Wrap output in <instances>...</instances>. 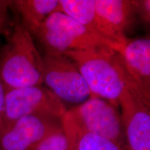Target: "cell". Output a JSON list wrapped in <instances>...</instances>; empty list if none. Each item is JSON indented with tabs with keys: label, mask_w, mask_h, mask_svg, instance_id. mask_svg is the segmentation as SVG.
<instances>
[{
	"label": "cell",
	"mask_w": 150,
	"mask_h": 150,
	"mask_svg": "<svg viewBox=\"0 0 150 150\" xmlns=\"http://www.w3.org/2000/svg\"><path fill=\"white\" fill-rule=\"evenodd\" d=\"M77 67L92 95L119 108V99L127 85V72L120 54L104 46L64 54Z\"/></svg>",
	"instance_id": "1"
},
{
	"label": "cell",
	"mask_w": 150,
	"mask_h": 150,
	"mask_svg": "<svg viewBox=\"0 0 150 150\" xmlns=\"http://www.w3.org/2000/svg\"><path fill=\"white\" fill-rule=\"evenodd\" d=\"M0 52V81L6 90L42 85V56L32 35L13 23Z\"/></svg>",
	"instance_id": "2"
},
{
	"label": "cell",
	"mask_w": 150,
	"mask_h": 150,
	"mask_svg": "<svg viewBox=\"0 0 150 150\" xmlns=\"http://www.w3.org/2000/svg\"><path fill=\"white\" fill-rule=\"evenodd\" d=\"M34 36L45 54H64L67 52L110 47L120 52L122 47L95 34L61 11L54 13L35 30Z\"/></svg>",
	"instance_id": "3"
},
{
	"label": "cell",
	"mask_w": 150,
	"mask_h": 150,
	"mask_svg": "<svg viewBox=\"0 0 150 150\" xmlns=\"http://www.w3.org/2000/svg\"><path fill=\"white\" fill-rule=\"evenodd\" d=\"M65 105L45 86H32L7 90L0 131L26 116L47 114L63 117Z\"/></svg>",
	"instance_id": "4"
},
{
	"label": "cell",
	"mask_w": 150,
	"mask_h": 150,
	"mask_svg": "<svg viewBox=\"0 0 150 150\" xmlns=\"http://www.w3.org/2000/svg\"><path fill=\"white\" fill-rule=\"evenodd\" d=\"M120 107L127 149L150 150V97L140 91L127 72V85L119 99Z\"/></svg>",
	"instance_id": "5"
},
{
	"label": "cell",
	"mask_w": 150,
	"mask_h": 150,
	"mask_svg": "<svg viewBox=\"0 0 150 150\" xmlns=\"http://www.w3.org/2000/svg\"><path fill=\"white\" fill-rule=\"evenodd\" d=\"M42 65L43 83L61 102L79 105L93 95L77 67L67 56L45 54Z\"/></svg>",
	"instance_id": "6"
},
{
	"label": "cell",
	"mask_w": 150,
	"mask_h": 150,
	"mask_svg": "<svg viewBox=\"0 0 150 150\" xmlns=\"http://www.w3.org/2000/svg\"><path fill=\"white\" fill-rule=\"evenodd\" d=\"M118 108L108 101L92 95L67 111L81 130L104 137L124 149L126 144Z\"/></svg>",
	"instance_id": "7"
},
{
	"label": "cell",
	"mask_w": 150,
	"mask_h": 150,
	"mask_svg": "<svg viewBox=\"0 0 150 150\" xmlns=\"http://www.w3.org/2000/svg\"><path fill=\"white\" fill-rule=\"evenodd\" d=\"M62 127V117L40 113L26 116L0 131V150H34Z\"/></svg>",
	"instance_id": "8"
},
{
	"label": "cell",
	"mask_w": 150,
	"mask_h": 150,
	"mask_svg": "<svg viewBox=\"0 0 150 150\" xmlns=\"http://www.w3.org/2000/svg\"><path fill=\"white\" fill-rule=\"evenodd\" d=\"M122 63L131 79L150 97V39H129L121 49Z\"/></svg>",
	"instance_id": "9"
},
{
	"label": "cell",
	"mask_w": 150,
	"mask_h": 150,
	"mask_svg": "<svg viewBox=\"0 0 150 150\" xmlns=\"http://www.w3.org/2000/svg\"><path fill=\"white\" fill-rule=\"evenodd\" d=\"M97 14L117 35L122 45L129 40L126 32L137 16L134 1L130 0H94Z\"/></svg>",
	"instance_id": "10"
},
{
	"label": "cell",
	"mask_w": 150,
	"mask_h": 150,
	"mask_svg": "<svg viewBox=\"0 0 150 150\" xmlns=\"http://www.w3.org/2000/svg\"><path fill=\"white\" fill-rule=\"evenodd\" d=\"M60 11L77 21L89 31L122 45L115 33L97 14L94 0H59Z\"/></svg>",
	"instance_id": "11"
},
{
	"label": "cell",
	"mask_w": 150,
	"mask_h": 150,
	"mask_svg": "<svg viewBox=\"0 0 150 150\" xmlns=\"http://www.w3.org/2000/svg\"><path fill=\"white\" fill-rule=\"evenodd\" d=\"M63 125L68 140V150H124L104 137L81 130L67 109L63 115Z\"/></svg>",
	"instance_id": "12"
},
{
	"label": "cell",
	"mask_w": 150,
	"mask_h": 150,
	"mask_svg": "<svg viewBox=\"0 0 150 150\" xmlns=\"http://www.w3.org/2000/svg\"><path fill=\"white\" fill-rule=\"evenodd\" d=\"M12 6L20 15V23L31 35L52 13L60 11L59 0H16Z\"/></svg>",
	"instance_id": "13"
},
{
	"label": "cell",
	"mask_w": 150,
	"mask_h": 150,
	"mask_svg": "<svg viewBox=\"0 0 150 150\" xmlns=\"http://www.w3.org/2000/svg\"><path fill=\"white\" fill-rule=\"evenodd\" d=\"M69 144L63 127L46 137L34 150H68Z\"/></svg>",
	"instance_id": "14"
},
{
	"label": "cell",
	"mask_w": 150,
	"mask_h": 150,
	"mask_svg": "<svg viewBox=\"0 0 150 150\" xmlns=\"http://www.w3.org/2000/svg\"><path fill=\"white\" fill-rule=\"evenodd\" d=\"M11 5L12 1L0 0V34L8 35L13 25L8 15V8Z\"/></svg>",
	"instance_id": "15"
},
{
	"label": "cell",
	"mask_w": 150,
	"mask_h": 150,
	"mask_svg": "<svg viewBox=\"0 0 150 150\" xmlns=\"http://www.w3.org/2000/svg\"><path fill=\"white\" fill-rule=\"evenodd\" d=\"M136 16L142 22L149 24L150 22L149 0H134Z\"/></svg>",
	"instance_id": "16"
},
{
	"label": "cell",
	"mask_w": 150,
	"mask_h": 150,
	"mask_svg": "<svg viewBox=\"0 0 150 150\" xmlns=\"http://www.w3.org/2000/svg\"><path fill=\"white\" fill-rule=\"evenodd\" d=\"M6 92V90L0 81V122H1V117H2L4 108Z\"/></svg>",
	"instance_id": "17"
}]
</instances>
